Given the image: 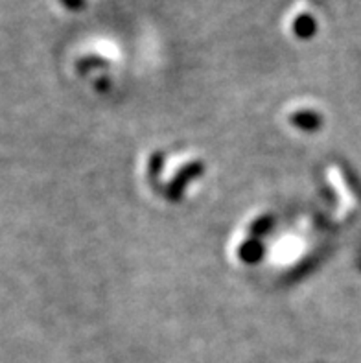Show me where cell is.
<instances>
[{
  "mask_svg": "<svg viewBox=\"0 0 361 363\" xmlns=\"http://www.w3.org/2000/svg\"><path fill=\"white\" fill-rule=\"evenodd\" d=\"M61 4L67 9H70V11H82L85 4H87V0H61Z\"/></svg>",
  "mask_w": 361,
  "mask_h": 363,
  "instance_id": "52a82bcc",
  "label": "cell"
},
{
  "mask_svg": "<svg viewBox=\"0 0 361 363\" xmlns=\"http://www.w3.org/2000/svg\"><path fill=\"white\" fill-rule=\"evenodd\" d=\"M264 255V245L258 240H245L238 247V258L245 264H256Z\"/></svg>",
  "mask_w": 361,
  "mask_h": 363,
  "instance_id": "277c9868",
  "label": "cell"
},
{
  "mask_svg": "<svg viewBox=\"0 0 361 363\" xmlns=\"http://www.w3.org/2000/svg\"><path fill=\"white\" fill-rule=\"evenodd\" d=\"M271 225H273V218H271L270 214H265V216L256 218L251 225H249V230H251V235L260 236V235H265V233L271 229Z\"/></svg>",
  "mask_w": 361,
  "mask_h": 363,
  "instance_id": "8992f818",
  "label": "cell"
},
{
  "mask_svg": "<svg viewBox=\"0 0 361 363\" xmlns=\"http://www.w3.org/2000/svg\"><path fill=\"white\" fill-rule=\"evenodd\" d=\"M201 174H203L201 162H188V164H184L183 168L175 174L174 179L170 181L168 184L170 199L177 201V199L181 198V194L184 192V189H187V184L190 183V181L196 179V177H199Z\"/></svg>",
  "mask_w": 361,
  "mask_h": 363,
  "instance_id": "6da1fadb",
  "label": "cell"
},
{
  "mask_svg": "<svg viewBox=\"0 0 361 363\" xmlns=\"http://www.w3.org/2000/svg\"><path fill=\"white\" fill-rule=\"evenodd\" d=\"M328 179L330 183L334 184L335 192H338V196L341 198V201H343L348 208L356 207V203H357L356 194H354L352 186H350V183H348L345 172L341 170L339 166H332V168H330Z\"/></svg>",
  "mask_w": 361,
  "mask_h": 363,
  "instance_id": "7a4b0ae2",
  "label": "cell"
},
{
  "mask_svg": "<svg viewBox=\"0 0 361 363\" xmlns=\"http://www.w3.org/2000/svg\"><path fill=\"white\" fill-rule=\"evenodd\" d=\"M291 30L299 39H310L317 30L316 18L311 17L310 13H301L299 17H295V21H293Z\"/></svg>",
  "mask_w": 361,
  "mask_h": 363,
  "instance_id": "5b68a950",
  "label": "cell"
},
{
  "mask_svg": "<svg viewBox=\"0 0 361 363\" xmlns=\"http://www.w3.org/2000/svg\"><path fill=\"white\" fill-rule=\"evenodd\" d=\"M289 122L295 124V128L302 129V131H317L321 128V115H317L316 111L311 109H299L289 115Z\"/></svg>",
  "mask_w": 361,
  "mask_h": 363,
  "instance_id": "3957f363",
  "label": "cell"
}]
</instances>
